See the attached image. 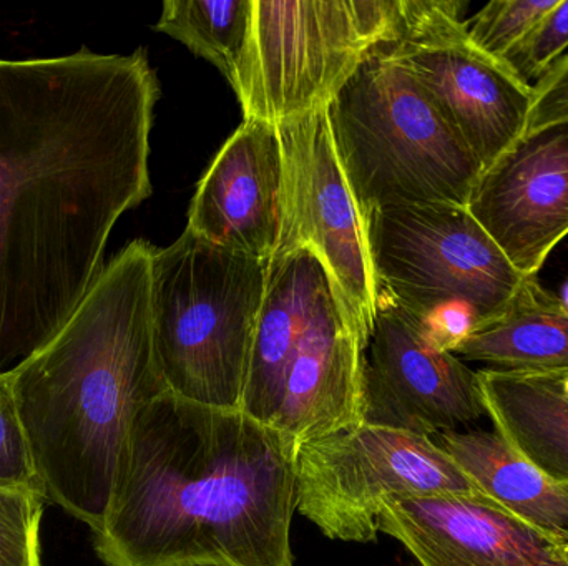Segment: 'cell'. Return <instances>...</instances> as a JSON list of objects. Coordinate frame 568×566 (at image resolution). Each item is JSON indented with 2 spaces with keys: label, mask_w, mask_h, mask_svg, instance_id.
I'll list each match as a JSON object with an SVG mask.
<instances>
[{
  "label": "cell",
  "mask_w": 568,
  "mask_h": 566,
  "mask_svg": "<svg viewBox=\"0 0 568 566\" xmlns=\"http://www.w3.org/2000/svg\"><path fill=\"white\" fill-rule=\"evenodd\" d=\"M483 415L479 372L434 348L417 316L379 295L364 366L363 422L434 438Z\"/></svg>",
  "instance_id": "cell-12"
},
{
  "label": "cell",
  "mask_w": 568,
  "mask_h": 566,
  "mask_svg": "<svg viewBox=\"0 0 568 566\" xmlns=\"http://www.w3.org/2000/svg\"><path fill=\"white\" fill-rule=\"evenodd\" d=\"M377 524L419 566H568L559 535L487 495L396 498L381 507Z\"/></svg>",
  "instance_id": "cell-15"
},
{
  "label": "cell",
  "mask_w": 568,
  "mask_h": 566,
  "mask_svg": "<svg viewBox=\"0 0 568 566\" xmlns=\"http://www.w3.org/2000/svg\"><path fill=\"white\" fill-rule=\"evenodd\" d=\"M287 165V226L278 255L307 248L324 263L369 344L377 282L367 222L341 168L327 109L276 123Z\"/></svg>",
  "instance_id": "cell-11"
},
{
  "label": "cell",
  "mask_w": 568,
  "mask_h": 566,
  "mask_svg": "<svg viewBox=\"0 0 568 566\" xmlns=\"http://www.w3.org/2000/svg\"><path fill=\"white\" fill-rule=\"evenodd\" d=\"M268 266L190 229L169 248H155L153 342L170 394L242 409Z\"/></svg>",
  "instance_id": "cell-6"
},
{
  "label": "cell",
  "mask_w": 568,
  "mask_h": 566,
  "mask_svg": "<svg viewBox=\"0 0 568 566\" xmlns=\"http://www.w3.org/2000/svg\"><path fill=\"white\" fill-rule=\"evenodd\" d=\"M327 115L366 222L397 206L469 203L479 162L386 43L351 76Z\"/></svg>",
  "instance_id": "cell-5"
},
{
  "label": "cell",
  "mask_w": 568,
  "mask_h": 566,
  "mask_svg": "<svg viewBox=\"0 0 568 566\" xmlns=\"http://www.w3.org/2000/svg\"><path fill=\"white\" fill-rule=\"evenodd\" d=\"M566 378L479 371L484 409L497 434L550 481L568 488Z\"/></svg>",
  "instance_id": "cell-16"
},
{
  "label": "cell",
  "mask_w": 568,
  "mask_h": 566,
  "mask_svg": "<svg viewBox=\"0 0 568 566\" xmlns=\"http://www.w3.org/2000/svg\"><path fill=\"white\" fill-rule=\"evenodd\" d=\"M159 96L143 49L0 59V372L65 326L152 195Z\"/></svg>",
  "instance_id": "cell-1"
},
{
  "label": "cell",
  "mask_w": 568,
  "mask_h": 566,
  "mask_svg": "<svg viewBox=\"0 0 568 566\" xmlns=\"http://www.w3.org/2000/svg\"><path fill=\"white\" fill-rule=\"evenodd\" d=\"M403 33L386 43L387 50L419 83L484 172L527 132L534 86L474 45L460 17L463 3L403 0Z\"/></svg>",
  "instance_id": "cell-10"
},
{
  "label": "cell",
  "mask_w": 568,
  "mask_h": 566,
  "mask_svg": "<svg viewBox=\"0 0 568 566\" xmlns=\"http://www.w3.org/2000/svg\"><path fill=\"white\" fill-rule=\"evenodd\" d=\"M557 2L559 0H494L467 22L469 39L487 55L504 62Z\"/></svg>",
  "instance_id": "cell-20"
},
{
  "label": "cell",
  "mask_w": 568,
  "mask_h": 566,
  "mask_svg": "<svg viewBox=\"0 0 568 566\" xmlns=\"http://www.w3.org/2000/svg\"><path fill=\"white\" fill-rule=\"evenodd\" d=\"M467 209L524 278L568 236V120L524 133L480 173Z\"/></svg>",
  "instance_id": "cell-13"
},
{
  "label": "cell",
  "mask_w": 568,
  "mask_h": 566,
  "mask_svg": "<svg viewBox=\"0 0 568 566\" xmlns=\"http://www.w3.org/2000/svg\"><path fill=\"white\" fill-rule=\"evenodd\" d=\"M403 0H253L232 89L245 119L282 123L327 109L384 43L403 33Z\"/></svg>",
  "instance_id": "cell-7"
},
{
  "label": "cell",
  "mask_w": 568,
  "mask_h": 566,
  "mask_svg": "<svg viewBox=\"0 0 568 566\" xmlns=\"http://www.w3.org/2000/svg\"><path fill=\"white\" fill-rule=\"evenodd\" d=\"M484 495L427 435L359 424L303 442L297 451V511L331 541L369 544L386 502Z\"/></svg>",
  "instance_id": "cell-8"
},
{
  "label": "cell",
  "mask_w": 568,
  "mask_h": 566,
  "mask_svg": "<svg viewBox=\"0 0 568 566\" xmlns=\"http://www.w3.org/2000/svg\"><path fill=\"white\" fill-rule=\"evenodd\" d=\"M567 50L568 0H559L504 62L524 82L534 86L566 55Z\"/></svg>",
  "instance_id": "cell-23"
},
{
  "label": "cell",
  "mask_w": 568,
  "mask_h": 566,
  "mask_svg": "<svg viewBox=\"0 0 568 566\" xmlns=\"http://www.w3.org/2000/svg\"><path fill=\"white\" fill-rule=\"evenodd\" d=\"M0 487L26 488L45 495L17 408L10 371L0 372Z\"/></svg>",
  "instance_id": "cell-22"
},
{
  "label": "cell",
  "mask_w": 568,
  "mask_h": 566,
  "mask_svg": "<svg viewBox=\"0 0 568 566\" xmlns=\"http://www.w3.org/2000/svg\"><path fill=\"white\" fill-rule=\"evenodd\" d=\"M453 354L493 371L568 374V312L539 279H526L503 315L477 328Z\"/></svg>",
  "instance_id": "cell-17"
},
{
  "label": "cell",
  "mask_w": 568,
  "mask_h": 566,
  "mask_svg": "<svg viewBox=\"0 0 568 566\" xmlns=\"http://www.w3.org/2000/svg\"><path fill=\"white\" fill-rule=\"evenodd\" d=\"M253 0H166L153 29L212 62L230 85L252 33Z\"/></svg>",
  "instance_id": "cell-19"
},
{
  "label": "cell",
  "mask_w": 568,
  "mask_h": 566,
  "mask_svg": "<svg viewBox=\"0 0 568 566\" xmlns=\"http://www.w3.org/2000/svg\"><path fill=\"white\" fill-rule=\"evenodd\" d=\"M45 501L39 492L0 487V566H42L39 534Z\"/></svg>",
  "instance_id": "cell-21"
},
{
  "label": "cell",
  "mask_w": 568,
  "mask_h": 566,
  "mask_svg": "<svg viewBox=\"0 0 568 566\" xmlns=\"http://www.w3.org/2000/svg\"><path fill=\"white\" fill-rule=\"evenodd\" d=\"M367 243L377 295L417 318L460 302L486 325L503 315L529 279L516 271L467 206L383 209L367 219Z\"/></svg>",
  "instance_id": "cell-9"
},
{
  "label": "cell",
  "mask_w": 568,
  "mask_h": 566,
  "mask_svg": "<svg viewBox=\"0 0 568 566\" xmlns=\"http://www.w3.org/2000/svg\"><path fill=\"white\" fill-rule=\"evenodd\" d=\"M427 341L443 352H454L480 326L476 311L454 302L419 318Z\"/></svg>",
  "instance_id": "cell-24"
},
{
  "label": "cell",
  "mask_w": 568,
  "mask_h": 566,
  "mask_svg": "<svg viewBox=\"0 0 568 566\" xmlns=\"http://www.w3.org/2000/svg\"><path fill=\"white\" fill-rule=\"evenodd\" d=\"M566 385H567V389H568V374H567V378H566Z\"/></svg>",
  "instance_id": "cell-28"
},
{
  "label": "cell",
  "mask_w": 568,
  "mask_h": 566,
  "mask_svg": "<svg viewBox=\"0 0 568 566\" xmlns=\"http://www.w3.org/2000/svg\"><path fill=\"white\" fill-rule=\"evenodd\" d=\"M568 120V53L534 85L527 132Z\"/></svg>",
  "instance_id": "cell-25"
},
{
  "label": "cell",
  "mask_w": 568,
  "mask_h": 566,
  "mask_svg": "<svg viewBox=\"0 0 568 566\" xmlns=\"http://www.w3.org/2000/svg\"><path fill=\"white\" fill-rule=\"evenodd\" d=\"M560 302H562L564 309L568 312V281L566 282V286H564L562 289V296H560Z\"/></svg>",
  "instance_id": "cell-26"
},
{
  "label": "cell",
  "mask_w": 568,
  "mask_h": 566,
  "mask_svg": "<svg viewBox=\"0 0 568 566\" xmlns=\"http://www.w3.org/2000/svg\"><path fill=\"white\" fill-rule=\"evenodd\" d=\"M557 535H559L560 544H562L564 550H566L568 557V532H562V534Z\"/></svg>",
  "instance_id": "cell-27"
},
{
  "label": "cell",
  "mask_w": 568,
  "mask_h": 566,
  "mask_svg": "<svg viewBox=\"0 0 568 566\" xmlns=\"http://www.w3.org/2000/svg\"><path fill=\"white\" fill-rule=\"evenodd\" d=\"M300 444L165 392L135 419L95 550L106 566H294Z\"/></svg>",
  "instance_id": "cell-2"
},
{
  "label": "cell",
  "mask_w": 568,
  "mask_h": 566,
  "mask_svg": "<svg viewBox=\"0 0 568 566\" xmlns=\"http://www.w3.org/2000/svg\"><path fill=\"white\" fill-rule=\"evenodd\" d=\"M434 438L477 488L510 514L550 534L568 532V488L520 457L496 431Z\"/></svg>",
  "instance_id": "cell-18"
},
{
  "label": "cell",
  "mask_w": 568,
  "mask_h": 566,
  "mask_svg": "<svg viewBox=\"0 0 568 566\" xmlns=\"http://www.w3.org/2000/svg\"><path fill=\"white\" fill-rule=\"evenodd\" d=\"M153 251L143 239L126 245L57 336L10 369L47 501L93 534L135 419L169 392L153 342Z\"/></svg>",
  "instance_id": "cell-3"
},
{
  "label": "cell",
  "mask_w": 568,
  "mask_h": 566,
  "mask_svg": "<svg viewBox=\"0 0 568 566\" xmlns=\"http://www.w3.org/2000/svg\"><path fill=\"white\" fill-rule=\"evenodd\" d=\"M366 351L324 263L307 248L275 256L242 411L300 445L359 424Z\"/></svg>",
  "instance_id": "cell-4"
},
{
  "label": "cell",
  "mask_w": 568,
  "mask_h": 566,
  "mask_svg": "<svg viewBox=\"0 0 568 566\" xmlns=\"http://www.w3.org/2000/svg\"><path fill=\"white\" fill-rule=\"evenodd\" d=\"M287 202L278 125L245 119L200 179L186 229L230 251L272 261L286 235Z\"/></svg>",
  "instance_id": "cell-14"
}]
</instances>
